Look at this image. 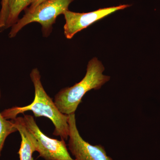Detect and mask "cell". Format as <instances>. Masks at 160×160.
<instances>
[{
	"label": "cell",
	"mask_w": 160,
	"mask_h": 160,
	"mask_svg": "<svg viewBox=\"0 0 160 160\" xmlns=\"http://www.w3.org/2000/svg\"><path fill=\"white\" fill-rule=\"evenodd\" d=\"M30 78L35 89L34 100L28 106L24 107L15 106L2 112L3 117L7 120H14L18 115L31 111L36 118L44 117L49 119L55 126L53 134L60 136L66 141L69 137V115L62 113L43 88L41 81V75L37 68L32 70Z\"/></svg>",
	"instance_id": "6da1fadb"
},
{
	"label": "cell",
	"mask_w": 160,
	"mask_h": 160,
	"mask_svg": "<svg viewBox=\"0 0 160 160\" xmlns=\"http://www.w3.org/2000/svg\"><path fill=\"white\" fill-rule=\"evenodd\" d=\"M104 70L105 67L97 58L89 61L83 79L74 86L61 89L55 96L54 103L59 111L68 115L75 113L86 92L101 89L110 79L109 76L103 74Z\"/></svg>",
	"instance_id": "7a4b0ae2"
},
{
	"label": "cell",
	"mask_w": 160,
	"mask_h": 160,
	"mask_svg": "<svg viewBox=\"0 0 160 160\" xmlns=\"http://www.w3.org/2000/svg\"><path fill=\"white\" fill-rule=\"evenodd\" d=\"M19 118L39 157L45 160H75L69 154L65 140L48 137L40 130L31 115H24V117Z\"/></svg>",
	"instance_id": "3957f363"
},
{
	"label": "cell",
	"mask_w": 160,
	"mask_h": 160,
	"mask_svg": "<svg viewBox=\"0 0 160 160\" xmlns=\"http://www.w3.org/2000/svg\"><path fill=\"white\" fill-rule=\"evenodd\" d=\"M74 0H47L41 3L32 12H25L22 18L12 27L9 37L13 38L24 26L29 23L37 22L42 26L43 36L50 34L52 26L57 18L68 10L69 4Z\"/></svg>",
	"instance_id": "277c9868"
},
{
	"label": "cell",
	"mask_w": 160,
	"mask_h": 160,
	"mask_svg": "<svg viewBox=\"0 0 160 160\" xmlns=\"http://www.w3.org/2000/svg\"><path fill=\"white\" fill-rule=\"evenodd\" d=\"M69 133L68 149L75 160H113L107 155L104 146H93L80 135L77 127L75 113L69 115Z\"/></svg>",
	"instance_id": "5b68a950"
},
{
	"label": "cell",
	"mask_w": 160,
	"mask_h": 160,
	"mask_svg": "<svg viewBox=\"0 0 160 160\" xmlns=\"http://www.w3.org/2000/svg\"><path fill=\"white\" fill-rule=\"evenodd\" d=\"M131 5H122L117 6L100 9L96 11L86 13L73 12L66 10L63 13L66 20L64 26V34L70 39L75 34L99 20L102 19L113 12L129 7Z\"/></svg>",
	"instance_id": "8992f818"
},
{
	"label": "cell",
	"mask_w": 160,
	"mask_h": 160,
	"mask_svg": "<svg viewBox=\"0 0 160 160\" xmlns=\"http://www.w3.org/2000/svg\"><path fill=\"white\" fill-rule=\"evenodd\" d=\"M32 0H7L5 11L0 15V32L12 27L19 20V15L26 10Z\"/></svg>",
	"instance_id": "52a82bcc"
},
{
	"label": "cell",
	"mask_w": 160,
	"mask_h": 160,
	"mask_svg": "<svg viewBox=\"0 0 160 160\" xmlns=\"http://www.w3.org/2000/svg\"><path fill=\"white\" fill-rule=\"evenodd\" d=\"M13 120L18 131L19 132L22 138L21 146L18 152L19 155L20 160H34L32 154L36 151L35 148L26 134L19 118L17 117Z\"/></svg>",
	"instance_id": "ba28073f"
},
{
	"label": "cell",
	"mask_w": 160,
	"mask_h": 160,
	"mask_svg": "<svg viewBox=\"0 0 160 160\" xmlns=\"http://www.w3.org/2000/svg\"><path fill=\"white\" fill-rule=\"evenodd\" d=\"M1 97L0 90V100ZM17 131L14 121L6 119L0 112V156L6 139L9 135Z\"/></svg>",
	"instance_id": "9c48e42d"
},
{
	"label": "cell",
	"mask_w": 160,
	"mask_h": 160,
	"mask_svg": "<svg viewBox=\"0 0 160 160\" xmlns=\"http://www.w3.org/2000/svg\"><path fill=\"white\" fill-rule=\"evenodd\" d=\"M47 0H32L29 8L25 10V12H32L38 6Z\"/></svg>",
	"instance_id": "30bf717a"
},
{
	"label": "cell",
	"mask_w": 160,
	"mask_h": 160,
	"mask_svg": "<svg viewBox=\"0 0 160 160\" xmlns=\"http://www.w3.org/2000/svg\"><path fill=\"white\" fill-rule=\"evenodd\" d=\"M2 9L0 11V15L3 14V12L5 11L6 9L7 0H2Z\"/></svg>",
	"instance_id": "8fae6325"
}]
</instances>
